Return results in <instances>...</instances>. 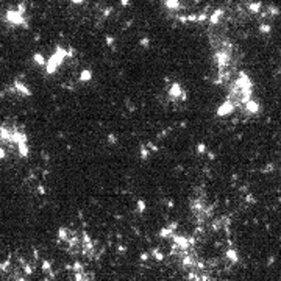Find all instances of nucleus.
Instances as JSON below:
<instances>
[{"label": "nucleus", "mask_w": 281, "mask_h": 281, "mask_svg": "<svg viewBox=\"0 0 281 281\" xmlns=\"http://www.w3.org/2000/svg\"><path fill=\"white\" fill-rule=\"evenodd\" d=\"M222 14H223V11H222V10H216V11H214V14L211 16V23H217V20L222 17Z\"/></svg>", "instance_id": "39448f33"}, {"label": "nucleus", "mask_w": 281, "mask_h": 281, "mask_svg": "<svg viewBox=\"0 0 281 281\" xmlns=\"http://www.w3.org/2000/svg\"><path fill=\"white\" fill-rule=\"evenodd\" d=\"M140 44H142V45H147V44H149V39H147V38L142 39V41H140Z\"/></svg>", "instance_id": "4468645a"}, {"label": "nucleus", "mask_w": 281, "mask_h": 281, "mask_svg": "<svg viewBox=\"0 0 281 281\" xmlns=\"http://www.w3.org/2000/svg\"><path fill=\"white\" fill-rule=\"evenodd\" d=\"M83 2H84V0H72V3H77V5L78 3H83Z\"/></svg>", "instance_id": "2eb2a0df"}, {"label": "nucleus", "mask_w": 281, "mask_h": 281, "mask_svg": "<svg viewBox=\"0 0 281 281\" xmlns=\"http://www.w3.org/2000/svg\"><path fill=\"white\" fill-rule=\"evenodd\" d=\"M228 258H230V259H233L234 263L238 261V258H236V253H234V250H228Z\"/></svg>", "instance_id": "1a4fd4ad"}, {"label": "nucleus", "mask_w": 281, "mask_h": 281, "mask_svg": "<svg viewBox=\"0 0 281 281\" xmlns=\"http://www.w3.org/2000/svg\"><path fill=\"white\" fill-rule=\"evenodd\" d=\"M35 59L38 61V64H44V59H42V56H41L39 53H36V55H35Z\"/></svg>", "instance_id": "9d476101"}, {"label": "nucleus", "mask_w": 281, "mask_h": 281, "mask_svg": "<svg viewBox=\"0 0 281 281\" xmlns=\"http://www.w3.org/2000/svg\"><path fill=\"white\" fill-rule=\"evenodd\" d=\"M91 77H92L91 70H83L81 75H80V80H81V81H88V80H91Z\"/></svg>", "instance_id": "423d86ee"}, {"label": "nucleus", "mask_w": 281, "mask_h": 281, "mask_svg": "<svg viewBox=\"0 0 281 281\" xmlns=\"http://www.w3.org/2000/svg\"><path fill=\"white\" fill-rule=\"evenodd\" d=\"M6 20L8 22H11V23H14V25H23V27H27L25 25V20H23V17H22V14L19 13V11H6Z\"/></svg>", "instance_id": "f03ea898"}, {"label": "nucleus", "mask_w": 281, "mask_h": 281, "mask_svg": "<svg viewBox=\"0 0 281 281\" xmlns=\"http://www.w3.org/2000/svg\"><path fill=\"white\" fill-rule=\"evenodd\" d=\"M139 209H140V211H142V209H145V203H144L142 200L139 202Z\"/></svg>", "instance_id": "f8f14e48"}, {"label": "nucleus", "mask_w": 281, "mask_h": 281, "mask_svg": "<svg viewBox=\"0 0 281 281\" xmlns=\"http://www.w3.org/2000/svg\"><path fill=\"white\" fill-rule=\"evenodd\" d=\"M247 108L250 109V112H256L258 111V103L256 102H248L247 103Z\"/></svg>", "instance_id": "0eeeda50"}, {"label": "nucleus", "mask_w": 281, "mask_h": 281, "mask_svg": "<svg viewBox=\"0 0 281 281\" xmlns=\"http://www.w3.org/2000/svg\"><path fill=\"white\" fill-rule=\"evenodd\" d=\"M66 56H72V52H67L64 49H61V47H56V52L50 56V59L47 61V72L49 74H53L55 70L59 67V64L63 63V59Z\"/></svg>", "instance_id": "f257e3e1"}, {"label": "nucleus", "mask_w": 281, "mask_h": 281, "mask_svg": "<svg viewBox=\"0 0 281 281\" xmlns=\"http://www.w3.org/2000/svg\"><path fill=\"white\" fill-rule=\"evenodd\" d=\"M120 3H122L124 6H127V5L130 3V0H120Z\"/></svg>", "instance_id": "ddd939ff"}, {"label": "nucleus", "mask_w": 281, "mask_h": 281, "mask_svg": "<svg viewBox=\"0 0 281 281\" xmlns=\"http://www.w3.org/2000/svg\"><path fill=\"white\" fill-rule=\"evenodd\" d=\"M166 6L169 10H178L180 8V0H166Z\"/></svg>", "instance_id": "7ed1b4c3"}, {"label": "nucleus", "mask_w": 281, "mask_h": 281, "mask_svg": "<svg viewBox=\"0 0 281 281\" xmlns=\"http://www.w3.org/2000/svg\"><path fill=\"white\" fill-rule=\"evenodd\" d=\"M261 31H266L267 33V31H270V27L269 25H261Z\"/></svg>", "instance_id": "9b49d317"}, {"label": "nucleus", "mask_w": 281, "mask_h": 281, "mask_svg": "<svg viewBox=\"0 0 281 281\" xmlns=\"http://www.w3.org/2000/svg\"><path fill=\"white\" fill-rule=\"evenodd\" d=\"M181 94H183L181 88H180L178 84H173L172 89H170V96H172V97H181Z\"/></svg>", "instance_id": "20e7f679"}, {"label": "nucleus", "mask_w": 281, "mask_h": 281, "mask_svg": "<svg viewBox=\"0 0 281 281\" xmlns=\"http://www.w3.org/2000/svg\"><path fill=\"white\" fill-rule=\"evenodd\" d=\"M259 8H261V2H256V3H251L250 5V10L253 13H258V11H259Z\"/></svg>", "instance_id": "6e6552de"}]
</instances>
